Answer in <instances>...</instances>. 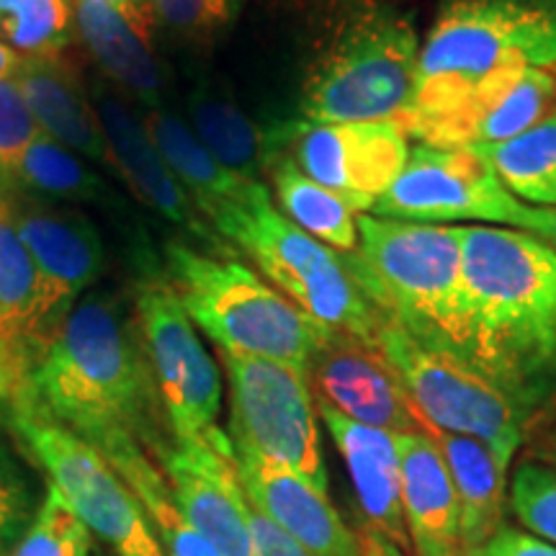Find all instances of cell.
Instances as JSON below:
<instances>
[{
	"label": "cell",
	"mask_w": 556,
	"mask_h": 556,
	"mask_svg": "<svg viewBox=\"0 0 556 556\" xmlns=\"http://www.w3.org/2000/svg\"><path fill=\"white\" fill-rule=\"evenodd\" d=\"M39 500L18 464L0 448V556L9 554L31 518L37 516Z\"/></svg>",
	"instance_id": "obj_37"
},
{
	"label": "cell",
	"mask_w": 556,
	"mask_h": 556,
	"mask_svg": "<svg viewBox=\"0 0 556 556\" xmlns=\"http://www.w3.org/2000/svg\"><path fill=\"white\" fill-rule=\"evenodd\" d=\"M155 24L106 0H75V26L101 78L139 109L165 106V75L152 47Z\"/></svg>",
	"instance_id": "obj_20"
},
{
	"label": "cell",
	"mask_w": 556,
	"mask_h": 556,
	"mask_svg": "<svg viewBox=\"0 0 556 556\" xmlns=\"http://www.w3.org/2000/svg\"><path fill=\"white\" fill-rule=\"evenodd\" d=\"M250 533H253L255 556H312L296 544L289 533H283L274 520L263 516L250 505Z\"/></svg>",
	"instance_id": "obj_39"
},
{
	"label": "cell",
	"mask_w": 556,
	"mask_h": 556,
	"mask_svg": "<svg viewBox=\"0 0 556 556\" xmlns=\"http://www.w3.org/2000/svg\"><path fill=\"white\" fill-rule=\"evenodd\" d=\"M18 381H21L18 361L13 358L9 348L0 343V407H3V402H9L13 397Z\"/></svg>",
	"instance_id": "obj_41"
},
{
	"label": "cell",
	"mask_w": 556,
	"mask_h": 556,
	"mask_svg": "<svg viewBox=\"0 0 556 556\" xmlns=\"http://www.w3.org/2000/svg\"><path fill=\"white\" fill-rule=\"evenodd\" d=\"M242 3L245 0H150V9L176 37L204 45L238 18Z\"/></svg>",
	"instance_id": "obj_36"
},
{
	"label": "cell",
	"mask_w": 556,
	"mask_h": 556,
	"mask_svg": "<svg viewBox=\"0 0 556 556\" xmlns=\"http://www.w3.org/2000/svg\"><path fill=\"white\" fill-rule=\"evenodd\" d=\"M533 206L513 197L492 163L477 150H441L417 142L405 170L374 201V217L454 225L484 222L526 232Z\"/></svg>",
	"instance_id": "obj_12"
},
{
	"label": "cell",
	"mask_w": 556,
	"mask_h": 556,
	"mask_svg": "<svg viewBox=\"0 0 556 556\" xmlns=\"http://www.w3.org/2000/svg\"><path fill=\"white\" fill-rule=\"evenodd\" d=\"M377 348L397 374L428 433L443 430L469 435L484 441L507 462L516 458L531 428L510 397L479 368L451 353L417 343L389 319L379 325Z\"/></svg>",
	"instance_id": "obj_9"
},
{
	"label": "cell",
	"mask_w": 556,
	"mask_h": 556,
	"mask_svg": "<svg viewBox=\"0 0 556 556\" xmlns=\"http://www.w3.org/2000/svg\"><path fill=\"white\" fill-rule=\"evenodd\" d=\"M222 364L229 381L227 438L235 454L291 469L328 492L317 402L307 374L278 361L238 353H222Z\"/></svg>",
	"instance_id": "obj_10"
},
{
	"label": "cell",
	"mask_w": 556,
	"mask_h": 556,
	"mask_svg": "<svg viewBox=\"0 0 556 556\" xmlns=\"http://www.w3.org/2000/svg\"><path fill=\"white\" fill-rule=\"evenodd\" d=\"M135 317L173 441H199L214 433L222 413L219 366L206 353L168 278H139Z\"/></svg>",
	"instance_id": "obj_11"
},
{
	"label": "cell",
	"mask_w": 556,
	"mask_h": 556,
	"mask_svg": "<svg viewBox=\"0 0 556 556\" xmlns=\"http://www.w3.org/2000/svg\"><path fill=\"white\" fill-rule=\"evenodd\" d=\"M139 119L155 144L160 157L173 170V176L180 180L193 204L204 214V219L212 225V219L227 206L240 204L253 191V180H245L227 170L219 160L212 157L199 137L193 135L189 122L180 119L170 109H139Z\"/></svg>",
	"instance_id": "obj_26"
},
{
	"label": "cell",
	"mask_w": 556,
	"mask_h": 556,
	"mask_svg": "<svg viewBox=\"0 0 556 556\" xmlns=\"http://www.w3.org/2000/svg\"><path fill=\"white\" fill-rule=\"evenodd\" d=\"M13 225L37 263L52 317L62 328L78 296L106 274L109 255L101 229L80 208L16 193Z\"/></svg>",
	"instance_id": "obj_18"
},
{
	"label": "cell",
	"mask_w": 556,
	"mask_h": 556,
	"mask_svg": "<svg viewBox=\"0 0 556 556\" xmlns=\"http://www.w3.org/2000/svg\"><path fill=\"white\" fill-rule=\"evenodd\" d=\"M186 122L199 142L235 176L263 184L274 155L270 129H263L242 111L232 96L201 78L186 96Z\"/></svg>",
	"instance_id": "obj_27"
},
{
	"label": "cell",
	"mask_w": 556,
	"mask_h": 556,
	"mask_svg": "<svg viewBox=\"0 0 556 556\" xmlns=\"http://www.w3.org/2000/svg\"><path fill=\"white\" fill-rule=\"evenodd\" d=\"M9 428L70 510L119 556H165L124 477L90 443L13 392Z\"/></svg>",
	"instance_id": "obj_8"
},
{
	"label": "cell",
	"mask_w": 556,
	"mask_h": 556,
	"mask_svg": "<svg viewBox=\"0 0 556 556\" xmlns=\"http://www.w3.org/2000/svg\"><path fill=\"white\" fill-rule=\"evenodd\" d=\"M433 443L456 490L458 539L464 556L482 546L505 523L507 510V469L513 462L500 456L484 441L469 435L430 430Z\"/></svg>",
	"instance_id": "obj_25"
},
{
	"label": "cell",
	"mask_w": 556,
	"mask_h": 556,
	"mask_svg": "<svg viewBox=\"0 0 556 556\" xmlns=\"http://www.w3.org/2000/svg\"><path fill=\"white\" fill-rule=\"evenodd\" d=\"M106 3H114V5H119V9L129 11L131 16H139V18H152V21H157V18H155V13H152V9H150V0H106Z\"/></svg>",
	"instance_id": "obj_43"
},
{
	"label": "cell",
	"mask_w": 556,
	"mask_h": 556,
	"mask_svg": "<svg viewBox=\"0 0 556 556\" xmlns=\"http://www.w3.org/2000/svg\"><path fill=\"white\" fill-rule=\"evenodd\" d=\"M212 229L229 248H240L319 328L377 345L384 317L353 281L343 253L283 217L266 184H255L245 201L219 212Z\"/></svg>",
	"instance_id": "obj_7"
},
{
	"label": "cell",
	"mask_w": 556,
	"mask_h": 556,
	"mask_svg": "<svg viewBox=\"0 0 556 556\" xmlns=\"http://www.w3.org/2000/svg\"><path fill=\"white\" fill-rule=\"evenodd\" d=\"M170 497L189 523L222 556H255L250 503L225 430L176 443L157 462Z\"/></svg>",
	"instance_id": "obj_15"
},
{
	"label": "cell",
	"mask_w": 556,
	"mask_h": 556,
	"mask_svg": "<svg viewBox=\"0 0 556 556\" xmlns=\"http://www.w3.org/2000/svg\"><path fill=\"white\" fill-rule=\"evenodd\" d=\"M106 462L119 471L129 490L135 492L165 556H222L189 520L180 516L170 497L168 482L148 451L127 446L111 451Z\"/></svg>",
	"instance_id": "obj_30"
},
{
	"label": "cell",
	"mask_w": 556,
	"mask_h": 556,
	"mask_svg": "<svg viewBox=\"0 0 556 556\" xmlns=\"http://www.w3.org/2000/svg\"><path fill=\"white\" fill-rule=\"evenodd\" d=\"M21 65V58L13 50L0 41V78H13V73H16Z\"/></svg>",
	"instance_id": "obj_44"
},
{
	"label": "cell",
	"mask_w": 556,
	"mask_h": 556,
	"mask_svg": "<svg viewBox=\"0 0 556 556\" xmlns=\"http://www.w3.org/2000/svg\"><path fill=\"white\" fill-rule=\"evenodd\" d=\"M13 80L47 137L58 139L60 144L93 163L114 168L99 114L90 93L83 88L80 70L67 54L21 60Z\"/></svg>",
	"instance_id": "obj_22"
},
{
	"label": "cell",
	"mask_w": 556,
	"mask_h": 556,
	"mask_svg": "<svg viewBox=\"0 0 556 556\" xmlns=\"http://www.w3.org/2000/svg\"><path fill=\"white\" fill-rule=\"evenodd\" d=\"M235 467L248 503L289 533L304 552L312 556H361L358 533L345 526L328 492L317 490L291 469L248 454H235Z\"/></svg>",
	"instance_id": "obj_19"
},
{
	"label": "cell",
	"mask_w": 556,
	"mask_h": 556,
	"mask_svg": "<svg viewBox=\"0 0 556 556\" xmlns=\"http://www.w3.org/2000/svg\"><path fill=\"white\" fill-rule=\"evenodd\" d=\"M541 458L556 464V422H554V428L546 433L544 443H541Z\"/></svg>",
	"instance_id": "obj_45"
},
{
	"label": "cell",
	"mask_w": 556,
	"mask_h": 556,
	"mask_svg": "<svg viewBox=\"0 0 556 556\" xmlns=\"http://www.w3.org/2000/svg\"><path fill=\"white\" fill-rule=\"evenodd\" d=\"M93 533L70 510L52 484H47L37 516L5 556H90Z\"/></svg>",
	"instance_id": "obj_33"
},
{
	"label": "cell",
	"mask_w": 556,
	"mask_h": 556,
	"mask_svg": "<svg viewBox=\"0 0 556 556\" xmlns=\"http://www.w3.org/2000/svg\"><path fill=\"white\" fill-rule=\"evenodd\" d=\"M526 232L556 250V206H533Z\"/></svg>",
	"instance_id": "obj_40"
},
{
	"label": "cell",
	"mask_w": 556,
	"mask_h": 556,
	"mask_svg": "<svg viewBox=\"0 0 556 556\" xmlns=\"http://www.w3.org/2000/svg\"><path fill=\"white\" fill-rule=\"evenodd\" d=\"M39 131L16 80L0 78V197L3 199L11 201L16 197L13 173Z\"/></svg>",
	"instance_id": "obj_35"
},
{
	"label": "cell",
	"mask_w": 556,
	"mask_h": 556,
	"mask_svg": "<svg viewBox=\"0 0 556 556\" xmlns=\"http://www.w3.org/2000/svg\"><path fill=\"white\" fill-rule=\"evenodd\" d=\"M477 152L490 160L513 197L531 206H556V111L526 135Z\"/></svg>",
	"instance_id": "obj_31"
},
{
	"label": "cell",
	"mask_w": 556,
	"mask_h": 556,
	"mask_svg": "<svg viewBox=\"0 0 556 556\" xmlns=\"http://www.w3.org/2000/svg\"><path fill=\"white\" fill-rule=\"evenodd\" d=\"M13 186H16V193L50 201V204L80 201V204L111 206L119 201L101 173H96L86 160L78 157V152L47 137L45 131H39V137L21 157L13 173Z\"/></svg>",
	"instance_id": "obj_29"
},
{
	"label": "cell",
	"mask_w": 556,
	"mask_h": 556,
	"mask_svg": "<svg viewBox=\"0 0 556 556\" xmlns=\"http://www.w3.org/2000/svg\"><path fill=\"white\" fill-rule=\"evenodd\" d=\"M467 556H556V546L533 536V533L503 523L495 531V536L486 539L482 546H477Z\"/></svg>",
	"instance_id": "obj_38"
},
{
	"label": "cell",
	"mask_w": 556,
	"mask_h": 556,
	"mask_svg": "<svg viewBox=\"0 0 556 556\" xmlns=\"http://www.w3.org/2000/svg\"><path fill=\"white\" fill-rule=\"evenodd\" d=\"M266 176L274 186L278 212L299 229L338 253H353L358 245V208L340 193L304 176L294 160L274 152Z\"/></svg>",
	"instance_id": "obj_28"
},
{
	"label": "cell",
	"mask_w": 556,
	"mask_h": 556,
	"mask_svg": "<svg viewBox=\"0 0 556 556\" xmlns=\"http://www.w3.org/2000/svg\"><path fill=\"white\" fill-rule=\"evenodd\" d=\"M16 392L101 456L139 446L157 464L173 446L137 317L111 291L75 304Z\"/></svg>",
	"instance_id": "obj_1"
},
{
	"label": "cell",
	"mask_w": 556,
	"mask_h": 556,
	"mask_svg": "<svg viewBox=\"0 0 556 556\" xmlns=\"http://www.w3.org/2000/svg\"><path fill=\"white\" fill-rule=\"evenodd\" d=\"M274 152L294 160L304 176L371 212L409 157V137L397 119L384 122H283L270 127Z\"/></svg>",
	"instance_id": "obj_13"
},
{
	"label": "cell",
	"mask_w": 556,
	"mask_h": 556,
	"mask_svg": "<svg viewBox=\"0 0 556 556\" xmlns=\"http://www.w3.org/2000/svg\"><path fill=\"white\" fill-rule=\"evenodd\" d=\"M317 415L323 417L340 456H343L348 475L356 486L366 526L400 546L405 554H413L405 507H402L400 454L394 435L387 430L361 426L323 402H317Z\"/></svg>",
	"instance_id": "obj_21"
},
{
	"label": "cell",
	"mask_w": 556,
	"mask_h": 556,
	"mask_svg": "<svg viewBox=\"0 0 556 556\" xmlns=\"http://www.w3.org/2000/svg\"><path fill=\"white\" fill-rule=\"evenodd\" d=\"M343 261L381 317L467 361L462 227L358 214V245Z\"/></svg>",
	"instance_id": "obj_4"
},
{
	"label": "cell",
	"mask_w": 556,
	"mask_h": 556,
	"mask_svg": "<svg viewBox=\"0 0 556 556\" xmlns=\"http://www.w3.org/2000/svg\"><path fill=\"white\" fill-rule=\"evenodd\" d=\"M556 111L552 70H516L492 75L441 106L400 116L407 137L441 150L495 148L516 139Z\"/></svg>",
	"instance_id": "obj_14"
},
{
	"label": "cell",
	"mask_w": 556,
	"mask_h": 556,
	"mask_svg": "<svg viewBox=\"0 0 556 556\" xmlns=\"http://www.w3.org/2000/svg\"><path fill=\"white\" fill-rule=\"evenodd\" d=\"M358 544H361V556H409L402 552L400 546H394L392 541L384 539L381 533H377L368 526H364L358 531Z\"/></svg>",
	"instance_id": "obj_42"
},
{
	"label": "cell",
	"mask_w": 556,
	"mask_h": 556,
	"mask_svg": "<svg viewBox=\"0 0 556 556\" xmlns=\"http://www.w3.org/2000/svg\"><path fill=\"white\" fill-rule=\"evenodd\" d=\"M467 361L528 428L556 415V250L520 229L462 227Z\"/></svg>",
	"instance_id": "obj_2"
},
{
	"label": "cell",
	"mask_w": 556,
	"mask_h": 556,
	"mask_svg": "<svg viewBox=\"0 0 556 556\" xmlns=\"http://www.w3.org/2000/svg\"><path fill=\"white\" fill-rule=\"evenodd\" d=\"M315 402L387 433H428L377 345L325 332L307 371Z\"/></svg>",
	"instance_id": "obj_17"
},
{
	"label": "cell",
	"mask_w": 556,
	"mask_h": 556,
	"mask_svg": "<svg viewBox=\"0 0 556 556\" xmlns=\"http://www.w3.org/2000/svg\"><path fill=\"white\" fill-rule=\"evenodd\" d=\"M556 65V0H438L405 114H422L492 75Z\"/></svg>",
	"instance_id": "obj_5"
},
{
	"label": "cell",
	"mask_w": 556,
	"mask_h": 556,
	"mask_svg": "<svg viewBox=\"0 0 556 556\" xmlns=\"http://www.w3.org/2000/svg\"><path fill=\"white\" fill-rule=\"evenodd\" d=\"M90 101H93L96 114H99L103 135H106L114 170L127 184V189L142 201L157 217L168 219L193 240L206 248L212 255H232V248L214 232L212 225L193 204L189 191L180 186L173 170L160 157V152L144 129L137 109L129 99L116 90L106 78L90 80Z\"/></svg>",
	"instance_id": "obj_16"
},
{
	"label": "cell",
	"mask_w": 556,
	"mask_h": 556,
	"mask_svg": "<svg viewBox=\"0 0 556 556\" xmlns=\"http://www.w3.org/2000/svg\"><path fill=\"white\" fill-rule=\"evenodd\" d=\"M507 507L533 536L556 546V467L520 464L507 486Z\"/></svg>",
	"instance_id": "obj_34"
},
{
	"label": "cell",
	"mask_w": 556,
	"mask_h": 556,
	"mask_svg": "<svg viewBox=\"0 0 556 556\" xmlns=\"http://www.w3.org/2000/svg\"><path fill=\"white\" fill-rule=\"evenodd\" d=\"M317 50L309 62L299 119H400L415 90L420 37L387 0H315Z\"/></svg>",
	"instance_id": "obj_3"
},
{
	"label": "cell",
	"mask_w": 556,
	"mask_h": 556,
	"mask_svg": "<svg viewBox=\"0 0 556 556\" xmlns=\"http://www.w3.org/2000/svg\"><path fill=\"white\" fill-rule=\"evenodd\" d=\"M73 29V0H0V41L21 60L60 58Z\"/></svg>",
	"instance_id": "obj_32"
},
{
	"label": "cell",
	"mask_w": 556,
	"mask_h": 556,
	"mask_svg": "<svg viewBox=\"0 0 556 556\" xmlns=\"http://www.w3.org/2000/svg\"><path fill=\"white\" fill-rule=\"evenodd\" d=\"M400 454L402 507L415 556H464L456 490L428 433H392Z\"/></svg>",
	"instance_id": "obj_23"
},
{
	"label": "cell",
	"mask_w": 556,
	"mask_h": 556,
	"mask_svg": "<svg viewBox=\"0 0 556 556\" xmlns=\"http://www.w3.org/2000/svg\"><path fill=\"white\" fill-rule=\"evenodd\" d=\"M168 281L191 323L222 353L268 358L307 374L328 330L235 255L165 242Z\"/></svg>",
	"instance_id": "obj_6"
},
{
	"label": "cell",
	"mask_w": 556,
	"mask_h": 556,
	"mask_svg": "<svg viewBox=\"0 0 556 556\" xmlns=\"http://www.w3.org/2000/svg\"><path fill=\"white\" fill-rule=\"evenodd\" d=\"M58 330L37 263L13 225L9 199L0 197V343L18 361L21 377Z\"/></svg>",
	"instance_id": "obj_24"
}]
</instances>
